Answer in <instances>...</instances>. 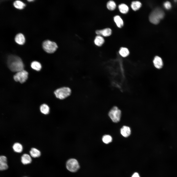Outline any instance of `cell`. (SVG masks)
<instances>
[{"label":"cell","instance_id":"obj_1","mask_svg":"<svg viewBox=\"0 0 177 177\" xmlns=\"http://www.w3.org/2000/svg\"><path fill=\"white\" fill-rule=\"evenodd\" d=\"M8 68L12 71L18 72L24 70V65L21 59L15 55L9 56L7 61Z\"/></svg>","mask_w":177,"mask_h":177},{"label":"cell","instance_id":"obj_2","mask_svg":"<svg viewBox=\"0 0 177 177\" xmlns=\"http://www.w3.org/2000/svg\"><path fill=\"white\" fill-rule=\"evenodd\" d=\"M164 16L163 11L159 8H156L150 14L149 17L150 22L153 24H158Z\"/></svg>","mask_w":177,"mask_h":177},{"label":"cell","instance_id":"obj_3","mask_svg":"<svg viewBox=\"0 0 177 177\" xmlns=\"http://www.w3.org/2000/svg\"><path fill=\"white\" fill-rule=\"evenodd\" d=\"M54 93L57 98L60 100H63L70 95L71 90L69 88L64 87L57 89Z\"/></svg>","mask_w":177,"mask_h":177},{"label":"cell","instance_id":"obj_4","mask_svg":"<svg viewBox=\"0 0 177 177\" xmlns=\"http://www.w3.org/2000/svg\"><path fill=\"white\" fill-rule=\"evenodd\" d=\"M42 47L45 52L49 53H54L58 48L56 43L48 40H45L43 42Z\"/></svg>","mask_w":177,"mask_h":177},{"label":"cell","instance_id":"obj_5","mask_svg":"<svg viewBox=\"0 0 177 177\" xmlns=\"http://www.w3.org/2000/svg\"><path fill=\"white\" fill-rule=\"evenodd\" d=\"M121 114L120 110L117 107L114 106L109 111L108 115L114 122L117 123L119 121Z\"/></svg>","mask_w":177,"mask_h":177},{"label":"cell","instance_id":"obj_6","mask_svg":"<svg viewBox=\"0 0 177 177\" xmlns=\"http://www.w3.org/2000/svg\"><path fill=\"white\" fill-rule=\"evenodd\" d=\"M28 73L23 70L16 73L14 75V78L15 81L22 83L26 81L28 78Z\"/></svg>","mask_w":177,"mask_h":177},{"label":"cell","instance_id":"obj_7","mask_svg":"<svg viewBox=\"0 0 177 177\" xmlns=\"http://www.w3.org/2000/svg\"><path fill=\"white\" fill-rule=\"evenodd\" d=\"M66 167L69 171L74 172L77 171L79 167V163L75 159H71L68 160L66 163Z\"/></svg>","mask_w":177,"mask_h":177},{"label":"cell","instance_id":"obj_8","mask_svg":"<svg viewBox=\"0 0 177 177\" xmlns=\"http://www.w3.org/2000/svg\"><path fill=\"white\" fill-rule=\"evenodd\" d=\"M95 32L98 35H102L105 37H107L111 35L112 30L110 28H106L102 30H97Z\"/></svg>","mask_w":177,"mask_h":177},{"label":"cell","instance_id":"obj_9","mask_svg":"<svg viewBox=\"0 0 177 177\" xmlns=\"http://www.w3.org/2000/svg\"><path fill=\"white\" fill-rule=\"evenodd\" d=\"M153 62L154 66L157 69H160L163 67L162 60L161 58L158 56L155 57Z\"/></svg>","mask_w":177,"mask_h":177},{"label":"cell","instance_id":"obj_10","mask_svg":"<svg viewBox=\"0 0 177 177\" xmlns=\"http://www.w3.org/2000/svg\"><path fill=\"white\" fill-rule=\"evenodd\" d=\"M15 42L20 45H23L25 42V38L23 35L21 33L17 34L15 36Z\"/></svg>","mask_w":177,"mask_h":177},{"label":"cell","instance_id":"obj_11","mask_svg":"<svg viewBox=\"0 0 177 177\" xmlns=\"http://www.w3.org/2000/svg\"><path fill=\"white\" fill-rule=\"evenodd\" d=\"M39 109L41 113L44 115L48 114L50 111L49 106L45 103H43L40 105Z\"/></svg>","mask_w":177,"mask_h":177},{"label":"cell","instance_id":"obj_12","mask_svg":"<svg viewBox=\"0 0 177 177\" xmlns=\"http://www.w3.org/2000/svg\"><path fill=\"white\" fill-rule=\"evenodd\" d=\"M120 133L124 137H127L131 134L130 129L128 126H123L120 129Z\"/></svg>","mask_w":177,"mask_h":177},{"label":"cell","instance_id":"obj_13","mask_svg":"<svg viewBox=\"0 0 177 177\" xmlns=\"http://www.w3.org/2000/svg\"><path fill=\"white\" fill-rule=\"evenodd\" d=\"M32 160L30 156L28 154H24L21 157V162L24 164H27L30 163Z\"/></svg>","mask_w":177,"mask_h":177},{"label":"cell","instance_id":"obj_14","mask_svg":"<svg viewBox=\"0 0 177 177\" xmlns=\"http://www.w3.org/2000/svg\"><path fill=\"white\" fill-rule=\"evenodd\" d=\"M12 148L15 152L18 153L22 152L23 150V147L22 144L18 142L13 144Z\"/></svg>","mask_w":177,"mask_h":177},{"label":"cell","instance_id":"obj_15","mask_svg":"<svg viewBox=\"0 0 177 177\" xmlns=\"http://www.w3.org/2000/svg\"><path fill=\"white\" fill-rule=\"evenodd\" d=\"M30 153L31 156L34 158L39 157L41 154L40 150L34 148H31Z\"/></svg>","mask_w":177,"mask_h":177},{"label":"cell","instance_id":"obj_16","mask_svg":"<svg viewBox=\"0 0 177 177\" xmlns=\"http://www.w3.org/2000/svg\"><path fill=\"white\" fill-rule=\"evenodd\" d=\"M104 40L103 38L101 36L97 35L94 40L95 44L97 46H101L103 44Z\"/></svg>","mask_w":177,"mask_h":177},{"label":"cell","instance_id":"obj_17","mask_svg":"<svg viewBox=\"0 0 177 177\" xmlns=\"http://www.w3.org/2000/svg\"><path fill=\"white\" fill-rule=\"evenodd\" d=\"M14 7L16 8L22 9L25 6V4L22 1L17 0L14 2L13 4Z\"/></svg>","mask_w":177,"mask_h":177},{"label":"cell","instance_id":"obj_18","mask_svg":"<svg viewBox=\"0 0 177 177\" xmlns=\"http://www.w3.org/2000/svg\"><path fill=\"white\" fill-rule=\"evenodd\" d=\"M114 20L118 27L121 28L123 26V21L119 15H117L115 16L114 17Z\"/></svg>","mask_w":177,"mask_h":177},{"label":"cell","instance_id":"obj_19","mask_svg":"<svg viewBox=\"0 0 177 177\" xmlns=\"http://www.w3.org/2000/svg\"><path fill=\"white\" fill-rule=\"evenodd\" d=\"M31 66L32 69L37 71H40L42 68L41 64L36 61H33L31 63Z\"/></svg>","mask_w":177,"mask_h":177},{"label":"cell","instance_id":"obj_20","mask_svg":"<svg viewBox=\"0 0 177 177\" xmlns=\"http://www.w3.org/2000/svg\"><path fill=\"white\" fill-rule=\"evenodd\" d=\"M141 5V3L140 1H133L132 2L131 6L133 10L136 11L139 9Z\"/></svg>","mask_w":177,"mask_h":177},{"label":"cell","instance_id":"obj_21","mask_svg":"<svg viewBox=\"0 0 177 177\" xmlns=\"http://www.w3.org/2000/svg\"><path fill=\"white\" fill-rule=\"evenodd\" d=\"M119 53L120 55L123 57H126L128 56L129 54V52L128 49L124 47H121L119 51Z\"/></svg>","mask_w":177,"mask_h":177},{"label":"cell","instance_id":"obj_22","mask_svg":"<svg viewBox=\"0 0 177 177\" xmlns=\"http://www.w3.org/2000/svg\"><path fill=\"white\" fill-rule=\"evenodd\" d=\"M118 8L120 12L123 14L127 13L129 10V8L128 6L123 3L119 5L118 6Z\"/></svg>","mask_w":177,"mask_h":177},{"label":"cell","instance_id":"obj_23","mask_svg":"<svg viewBox=\"0 0 177 177\" xmlns=\"http://www.w3.org/2000/svg\"><path fill=\"white\" fill-rule=\"evenodd\" d=\"M107 8L110 10H114L116 7V5L115 2L113 0H110L107 4Z\"/></svg>","mask_w":177,"mask_h":177},{"label":"cell","instance_id":"obj_24","mask_svg":"<svg viewBox=\"0 0 177 177\" xmlns=\"http://www.w3.org/2000/svg\"><path fill=\"white\" fill-rule=\"evenodd\" d=\"M102 140L104 143L107 144L112 142V138L111 136L109 135H105L103 136Z\"/></svg>","mask_w":177,"mask_h":177},{"label":"cell","instance_id":"obj_25","mask_svg":"<svg viewBox=\"0 0 177 177\" xmlns=\"http://www.w3.org/2000/svg\"><path fill=\"white\" fill-rule=\"evenodd\" d=\"M2 163H7V159L5 156H1L0 157V164Z\"/></svg>","mask_w":177,"mask_h":177},{"label":"cell","instance_id":"obj_26","mask_svg":"<svg viewBox=\"0 0 177 177\" xmlns=\"http://www.w3.org/2000/svg\"><path fill=\"white\" fill-rule=\"evenodd\" d=\"M8 166L7 163L0 164V170H3L7 169Z\"/></svg>","mask_w":177,"mask_h":177},{"label":"cell","instance_id":"obj_27","mask_svg":"<svg viewBox=\"0 0 177 177\" xmlns=\"http://www.w3.org/2000/svg\"><path fill=\"white\" fill-rule=\"evenodd\" d=\"M164 6L165 8L167 9H169L171 7V4L168 1L165 2L164 3Z\"/></svg>","mask_w":177,"mask_h":177},{"label":"cell","instance_id":"obj_28","mask_svg":"<svg viewBox=\"0 0 177 177\" xmlns=\"http://www.w3.org/2000/svg\"><path fill=\"white\" fill-rule=\"evenodd\" d=\"M132 177H140L138 173H135L132 175Z\"/></svg>","mask_w":177,"mask_h":177},{"label":"cell","instance_id":"obj_29","mask_svg":"<svg viewBox=\"0 0 177 177\" xmlns=\"http://www.w3.org/2000/svg\"><path fill=\"white\" fill-rule=\"evenodd\" d=\"M28 1L30 2L33 1V0H28Z\"/></svg>","mask_w":177,"mask_h":177}]
</instances>
